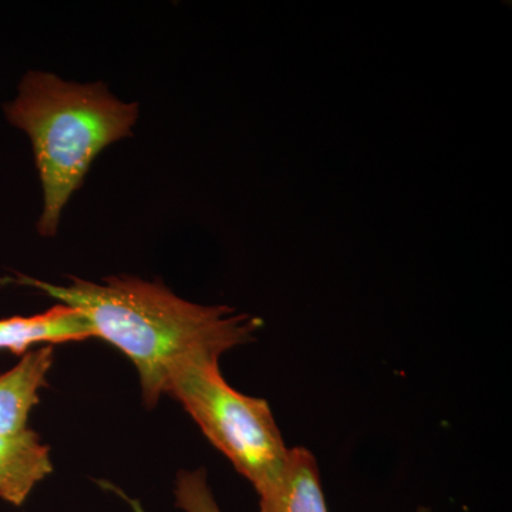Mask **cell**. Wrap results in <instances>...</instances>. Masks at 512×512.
Returning <instances> with one entry per match:
<instances>
[{"label":"cell","mask_w":512,"mask_h":512,"mask_svg":"<svg viewBox=\"0 0 512 512\" xmlns=\"http://www.w3.org/2000/svg\"><path fill=\"white\" fill-rule=\"evenodd\" d=\"M47 295L89 320L94 338L116 346L136 366L144 403L154 407L167 394L175 367L195 356L221 357L254 339L261 320L224 305H198L178 298L161 282L109 278L74 279L57 286L35 281Z\"/></svg>","instance_id":"1"},{"label":"cell","mask_w":512,"mask_h":512,"mask_svg":"<svg viewBox=\"0 0 512 512\" xmlns=\"http://www.w3.org/2000/svg\"><path fill=\"white\" fill-rule=\"evenodd\" d=\"M5 113L32 140L45 194L37 231L53 237L64 205L83 184L94 158L130 136L138 106L116 99L101 83H69L55 74L30 72Z\"/></svg>","instance_id":"2"},{"label":"cell","mask_w":512,"mask_h":512,"mask_svg":"<svg viewBox=\"0 0 512 512\" xmlns=\"http://www.w3.org/2000/svg\"><path fill=\"white\" fill-rule=\"evenodd\" d=\"M167 394L175 397L202 433L254 485L259 498L278 490L289 448L264 399L232 389L220 357L195 356L175 367Z\"/></svg>","instance_id":"3"},{"label":"cell","mask_w":512,"mask_h":512,"mask_svg":"<svg viewBox=\"0 0 512 512\" xmlns=\"http://www.w3.org/2000/svg\"><path fill=\"white\" fill-rule=\"evenodd\" d=\"M52 366V348L30 350L18 365L0 375V436L28 429L29 414L39 403Z\"/></svg>","instance_id":"4"},{"label":"cell","mask_w":512,"mask_h":512,"mask_svg":"<svg viewBox=\"0 0 512 512\" xmlns=\"http://www.w3.org/2000/svg\"><path fill=\"white\" fill-rule=\"evenodd\" d=\"M94 338L89 320L72 306H53L40 315L0 319V350L22 355L39 343L80 342Z\"/></svg>","instance_id":"5"},{"label":"cell","mask_w":512,"mask_h":512,"mask_svg":"<svg viewBox=\"0 0 512 512\" xmlns=\"http://www.w3.org/2000/svg\"><path fill=\"white\" fill-rule=\"evenodd\" d=\"M53 471L49 447L35 431L0 436V498L20 507L33 488Z\"/></svg>","instance_id":"6"},{"label":"cell","mask_w":512,"mask_h":512,"mask_svg":"<svg viewBox=\"0 0 512 512\" xmlns=\"http://www.w3.org/2000/svg\"><path fill=\"white\" fill-rule=\"evenodd\" d=\"M311 451L289 448L288 463L278 490L259 500V512H329Z\"/></svg>","instance_id":"7"},{"label":"cell","mask_w":512,"mask_h":512,"mask_svg":"<svg viewBox=\"0 0 512 512\" xmlns=\"http://www.w3.org/2000/svg\"><path fill=\"white\" fill-rule=\"evenodd\" d=\"M175 504L184 512H222L205 470L181 471L175 481Z\"/></svg>","instance_id":"8"},{"label":"cell","mask_w":512,"mask_h":512,"mask_svg":"<svg viewBox=\"0 0 512 512\" xmlns=\"http://www.w3.org/2000/svg\"><path fill=\"white\" fill-rule=\"evenodd\" d=\"M417 512H430L429 508L420 507Z\"/></svg>","instance_id":"9"}]
</instances>
